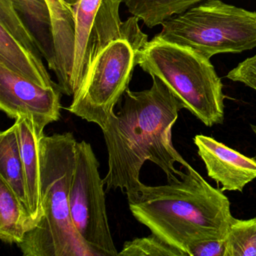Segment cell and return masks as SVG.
Returning <instances> with one entry per match:
<instances>
[{"instance_id":"cell-1","label":"cell","mask_w":256,"mask_h":256,"mask_svg":"<svg viewBox=\"0 0 256 256\" xmlns=\"http://www.w3.org/2000/svg\"><path fill=\"white\" fill-rule=\"evenodd\" d=\"M150 89L124 92L119 112L114 113L102 130L108 155V170L103 179L106 192L120 188L128 196L142 185L140 170L150 161L163 170L168 182L181 180L185 172L178 170L188 163L172 142V128L182 102L167 85L152 76Z\"/></svg>"},{"instance_id":"cell-2","label":"cell","mask_w":256,"mask_h":256,"mask_svg":"<svg viewBox=\"0 0 256 256\" xmlns=\"http://www.w3.org/2000/svg\"><path fill=\"white\" fill-rule=\"evenodd\" d=\"M181 180L142 184L127 196L133 216L154 234L188 256L193 244L224 239L234 217L221 188H214L190 164Z\"/></svg>"},{"instance_id":"cell-3","label":"cell","mask_w":256,"mask_h":256,"mask_svg":"<svg viewBox=\"0 0 256 256\" xmlns=\"http://www.w3.org/2000/svg\"><path fill=\"white\" fill-rule=\"evenodd\" d=\"M77 143L71 132L44 134L40 140L43 215L18 246L24 256H96L76 230L70 212Z\"/></svg>"},{"instance_id":"cell-4","label":"cell","mask_w":256,"mask_h":256,"mask_svg":"<svg viewBox=\"0 0 256 256\" xmlns=\"http://www.w3.org/2000/svg\"><path fill=\"white\" fill-rule=\"evenodd\" d=\"M138 65L151 77L162 80L204 125L223 124L226 96L210 59L155 36L138 52Z\"/></svg>"},{"instance_id":"cell-5","label":"cell","mask_w":256,"mask_h":256,"mask_svg":"<svg viewBox=\"0 0 256 256\" xmlns=\"http://www.w3.org/2000/svg\"><path fill=\"white\" fill-rule=\"evenodd\" d=\"M156 36L188 47L208 59L218 54H239L256 48V12L205 0L170 18Z\"/></svg>"},{"instance_id":"cell-6","label":"cell","mask_w":256,"mask_h":256,"mask_svg":"<svg viewBox=\"0 0 256 256\" xmlns=\"http://www.w3.org/2000/svg\"><path fill=\"white\" fill-rule=\"evenodd\" d=\"M148 42L118 38L109 43L92 62L68 112L102 130L128 89L138 52Z\"/></svg>"},{"instance_id":"cell-7","label":"cell","mask_w":256,"mask_h":256,"mask_svg":"<svg viewBox=\"0 0 256 256\" xmlns=\"http://www.w3.org/2000/svg\"><path fill=\"white\" fill-rule=\"evenodd\" d=\"M90 144L76 145V164L70 192L72 220L83 240L96 256H118L106 209L104 184Z\"/></svg>"},{"instance_id":"cell-8","label":"cell","mask_w":256,"mask_h":256,"mask_svg":"<svg viewBox=\"0 0 256 256\" xmlns=\"http://www.w3.org/2000/svg\"><path fill=\"white\" fill-rule=\"evenodd\" d=\"M122 0H79L74 6V48L72 71V97L83 84L98 54L118 38L148 40L140 30L139 19L132 16L122 22Z\"/></svg>"},{"instance_id":"cell-9","label":"cell","mask_w":256,"mask_h":256,"mask_svg":"<svg viewBox=\"0 0 256 256\" xmlns=\"http://www.w3.org/2000/svg\"><path fill=\"white\" fill-rule=\"evenodd\" d=\"M40 48L12 0H0V65L44 88H58L46 70Z\"/></svg>"},{"instance_id":"cell-10","label":"cell","mask_w":256,"mask_h":256,"mask_svg":"<svg viewBox=\"0 0 256 256\" xmlns=\"http://www.w3.org/2000/svg\"><path fill=\"white\" fill-rule=\"evenodd\" d=\"M61 94L60 88L40 86L0 65V109L14 120L31 118L41 138L48 125L60 119Z\"/></svg>"},{"instance_id":"cell-11","label":"cell","mask_w":256,"mask_h":256,"mask_svg":"<svg viewBox=\"0 0 256 256\" xmlns=\"http://www.w3.org/2000/svg\"><path fill=\"white\" fill-rule=\"evenodd\" d=\"M194 144L208 176L222 186V191H244L256 178V160L226 146L214 138L196 134Z\"/></svg>"},{"instance_id":"cell-12","label":"cell","mask_w":256,"mask_h":256,"mask_svg":"<svg viewBox=\"0 0 256 256\" xmlns=\"http://www.w3.org/2000/svg\"><path fill=\"white\" fill-rule=\"evenodd\" d=\"M50 16L52 55L49 68L53 70L62 94L72 96L71 82L74 48V8L62 0H46Z\"/></svg>"},{"instance_id":"cell-13","label":"cell","mask_w":256,"mask_h":256,"mask_svg":"<svg viewBox=\"0 0 256 256\" xmlns=\"http://www.w3.org/2000/svg\"><path fill=\"white\" fill-rule=\"evenodd\" d=\"M20 155L24 172L29 203L30 230L40 221L43 215L40 190V140L34 120L26 116L16 120Z\"/></svg>"},{"instance_id":"cell-14","label":"cell","mask_w":256,"mask_h":256,"mask_svg":"<svg viewBox=\"0 0 256 256\" xmlns=\"http://www.w3.org/2000/svg\"><path fill=\"white\" fill-rule=\"evenodd\" d=\"M0 178L8 182L24 208L30 230L29 203L16 122L0 134Z\"/></svg>"},{"instance_id":"cell-15","label":"cell","mask_w":256,"mask_h":256,"mask_svg":"<svg viewBox=\"0 0 256 256\" xmlns=\"http://www.w3.org/2000/svg\"><path fill=\"white\" fill-rule=\"evenodd\" d=\"M28 230L24 208L8 182L0 178V239L8 245L18 246Z\"/></svg>"},{"instance_id":"cell-16","label":"cell","mask_w":256,"mask_h":256,"mask_svg":"<svg viewBox=\"0 0 256 256\" xmlns=\"http://www.w3.org/2000/svg\"><path fill=\"white\" fill-rule=\"evenodd\" d=\"M205 0H122L132 16L148 28L162 25L176 14L185 12Z\"/></svg>"},{"instance_id":"cell-17","label":"cell","mask_w":256,"mask_h":256,"mask_svg":"<svg viewBox=\"0 0 256 256\" xmlns=\"http://www.w3.org/2000/svg\"><path fill=\"white\" fill-rule=\"evenodd\" d=\"M224 256H256V218L232 222L224 238Z\"/></svg>"},{"instance_id":"cell-18","label":"cell","mask_w":256,"mask_h":256,"mask_svg":"<svg viewBox=\"0 0 256 256\" xmlns=\"http://www.w3.org/2000/svg\"><path fill=\"white\" fill-rule=\"evenodd\" d=\"M118 256H186L154 234L124 242Z\"/></svg>"},{"instance_id":"cell-19","label":"cell","mask_w":256,"mask_h":256,"mask_svg":"<svg viewBox=\"0 0 256 256\" xmlns=\"http://www.w3.org/2000/svg\"><path fill=\"white\" fill-rule=\"evenodd\" d=\"M14 8L38 24L50 28V16L46 0H12Z\"/></svg>"},{"instance_id":"cell-20","label":"cell","mask_w":256,"mask_h":256,"mask_svg":"<svg viewBox=\"0 0 256 256\" xmlns=\"http://www.w3.org/2000/svg\"><path fill=\"white\" fill-rule=\"evenodd\" d=\"M227 78L256 91V54L240 62L228 73Z\"/></svg>"},{"instance_id":"cell-21","label":"cell","mask_w":256,"mask_h":256,"mask_svg":"<svg viewBox=\"0 0 256 256\" xmlns=\"http://www.w3.org/2000/svg\"><path fill=\"white\" fill-rule=\"evenodd\" d=\"M224 239L208 240L196 242L188 248V256H224Z\"/></svg>"},{"instance_id":"cell-22","label":"cell","mask_w":256,"mask_h":256,"mask_svg":"<svg viewBox=\"0 0 256 256\" xmlns=\"http://www.w3.org/2000/svg\"><path fill=\"white\" fill-rule=\"evenodd\" d=\"M62 1L72 7H74L79 2V0H62Z\"/></svg>"},{"instance_id":"cell-23","label":"cell","mask_w":256,"mask_h":256,"mask_svg":"<svg viewBox=\"0 0 256 256\" xmlns=\"http://www.w3.org/2000/svg\"><path fill=\"white\" fill-rule=\"evenodd\" d=\"M250 127H251L252 130L253 132H254V134H256V125H252V124H251V125H250ZM252 158H254V160H256V154H254V156Z\"/></svg>"},{"instance_id":"cell-24","label":"cell","mask_w":256,"mask_h":256,"mask_svg":"<svg viewBox=\"0 0 256 256\" xmlns=\"http://www.w3.org/2000/svg\"></svg>"}]
</instances>
